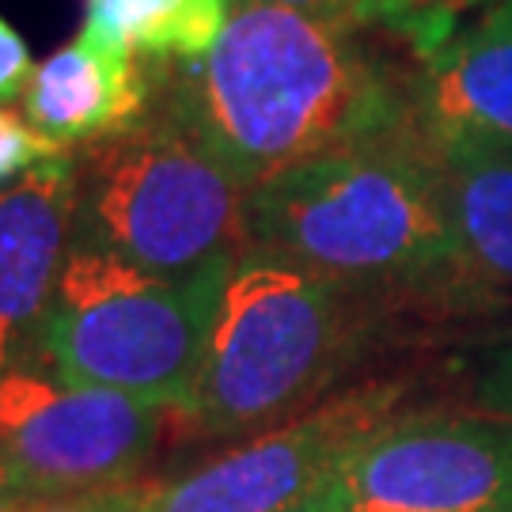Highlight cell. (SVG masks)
Here are the masks:
<instances>
[{
  "label": "cell",
  "instance_id": "cell-1",
  "mask_svg": "<svg viewBox=\"0 0 512 512\" xmlns=\"http://www.w3.org/2000/svg\"><path fill=\"white\" fill-rule=\"evenodd\" d=\"M167 107L243 190L315 156L410 129V95L349 23L236 0L220 42L160 76Z\"/></svg>",
  "mask_w": 512,
  "mask_h": 512
},
{
  "label": "cell",
  "instance_id": "cell-2",
  "mask_svg": "<svg viewBox=\"0 0 512 512\" xmlns=\"http://www.w3.org/2000/svg\"><path fill=\"white\" fill-rule=\"evenodd\" d=\"M251 247L365 293L478 296L459 258L437 152L414 129L315 156L247 190Z\"/></svg>",
  "mask_w": 512,
  "mask_h": 512
},
{
  "label": "cell",
  "instance_id": "cell-3",
  "mask_svg": "<svg viewBox=\"0 0 512 512\" xmlns=\"http://www.w3.org/2000/svg\"><path fill=\"white\" fill-rule=\"evenodd\" d=\"M365 296L281 251L247 247L224 277L183 418L205 437H255L300 418L346 365Z\"/></svg>",
  "mask_w": 512,
  "mask_h": 512
},
{
  "label": "cell",
  "instance_id": "cell-4",
  "mask_svg": "<svg viewBox=\"0 0 512 512\" xmlns=\"http://www.w3.org/2000/svg\"><path fill=\"white\" fill-rule=\"evenodd\" d=\"M76 160V239L148 274L198 277L247 247V190L167 107L84 145Z\"/></svg>",
  "mask_w": 512,
  "mask_h": 512
},
{
  "label": "cell",
  "instance_id": "cell-5",
  "mask_svg": "<svg viewBox=\"0 0 512 512\" xmlns=\"http://www.w3.org/2000/svg\"><path fill=\"white\" fill-rule=\"evenodd\" d=\"M228 270L160 277L73 236L38 365L183 414Z\"/></svg>",
  "mask_w": 512,
  "mask_h": 512
},
{
  "label": "cell",
  "instance_id": "cell-6",
  "mask_svg": "<svg viewBox=\"0 0 512 512\" xmlns=\"http://www.w3.org/2000/svg\"><path fill=\"white\" fill-rule=\"evenodd\" d=\"M167 414L42 365L0 372V456L31 501L129 486Z\"/></svg>",
  "mask_w": 512,
  "mask_h": 512
},
{
  "label": "cell",
  "instance_id": "cell-7",
  "mask_svg": "<svg viewBox=\"0 0 512 512\" xmlns=\"http://www.w3.org/2000/svg\"><path fill=\"white\" fill-rule=\"evenodd\" d=\"M403 384H365L239 440L202 467L133 490L137 512H293L323 494L368 437L399 418Z\"/></svg>",
  "mask_w": 512,
  "mask_h": 512
},
{
  "label": "cell",
  "instance_id": "cell-8",
  "mask_svg": "<svg viewBox=\"0 0 512 512\" xmlns=\"http://www.w3.org/2000/svg\"><path fill=\"white\" fill-rule=\"evenodd\" d=\"M342 512H512V421L395 418L338 467Z\"/></svg>",
  "mask_w": 512,
  "mask_h": 512
},
{
  "label": "cell",
  "instance_id": "cell-9",
  "mask_svg": "<svg viewBox=\"0 0 512 512\" xmlns=\"http://www.w3.org/2000/svg\"><path fill=\"white\" fill-rule=\"evenodd\" d=\"M76 232V160L57 156L0 190V372L38 365L42 327Z\"/></svg>",
  "mask_w": 512,
  "mask_h": 512
},
{
  "label": "cell",
  "instance_id": "cell-10",
  "mask_svg": "<svg viewBox=\"0 0 512 512\" xmlns=\"http://www.w3.org/2000/svg\"><path fill=\"white\" fill-rule=\"evenodd\" d=\"M410 129L433 152L512 148V0L448 42L410 95Z\"/></svg>",
  "mask_w": 512,
  "mask_h": 512
},
{
  "label": "cell",
  "instance_id": "cell-11",
  "mask_svg": "<svg viewBox=\"0 0 512 512\" xmlns=\"http://www.w3.org/2000/svg\"><path fill=\"white\" fill-rule=\"evenodd\" d=\"M160 76L122 50L76 35L69 46L38 61L23 88V118L61 148H84L141 122L152 110Z\"/></svg>",
  "mask_w": 512,
  "mask_h": 512
},
{
  "label": "cell",
  "instance_id": "cell-12",
  "mask_svg": "<svg viewBox=\"0 0 512 512\" xmlns=\"http://www.w3.org/2000/svg\"><path fill=\"white\" fill-rule=\"evenodd\" d=\"M437 160L471 289H512V148H452Z\"/></svg>",
  "mask_w": 512,
  "mask_h": 512
},
{
  "label": "cell",
  "instance_id": "cell-13",
  "mask_svg": "<svg viewBox=\"0 0 512 512\" xmlns=\"http://www.w3.org/2000/svg\"><path fill=\"white\" fill-rule=\"evenodd\" d=\"M236 0H88L80 35L145 61L156 76L194 65L220 42Z\"/></svg>",
  "mask_w": 512,
  "mask_h": 512
},
{
  "label": "cell",
  "instance_id": "cell-14",
  "mask_svg": "<svg viewBox=\"0 0 512 512\" xmlns=\"http://www.w3.org/2000/svg\"><path fill=\"white\" fill-rule=\"evenodd\" d=\"M497 4L501 0H357L349 23L384 27L403 38L421 61H433L448 42L463 35V19Z\"/></svg>",
  "mask_w": 512,
  "mask_h": 512
},
{
  "label": "cell",
  "instance_id": "cell-15",
  "mask_svg": "<svg viewBox=\"0 0 512 512\" xmlns=\"http://www.w3.org/2000/svg\"><path fill=\"white\" fill-rule=\"evenodd\" d=\"M57 156H69V148L54 145L50 137H42L27 118L0 107V190L23 179L38 164H50Z\"/></svg>",
  "mask_w": 512,
  "mask_h": 512
},
{
  "label": "cell",
  "instance_id": "cell-16",
  "mask_svg": "<svg viewBox=\"0 0 512 512\" xmlns=\"http://www.w3.org/2000/svg\"><path fill=\"white\" fill-rule=\"evenodd\" d=\"M471 403L486 418L512 421V342L494 349L486 365L478 368L475 384H471Z\"/></svg>",
  "mask_w": 512,
  "mask_h": 512
},
{
  "label": "cell",
  "instance_id": "cell-17",
  "mask_svg": "<svg viewBox=\"0 0 512 512\" xmlns=\"http://www.w3.org/2000/svg\"><path fill=\"white\" fill-rule=\"evenodd\" d=\"M35 73L31 65V50L19 38V31L0 16V103L8 99H23V88Z\"/></svg>",
  "mask_w": 512,
  "mask_h": 512
},
{
  "label": "cell",
  "instance_id": "cell-18",
  "mask_svg": "<svg viewBox=\"0 0 512 512\" xmlns=\"http://www.w3.org/2000/svg\"><path fill=\"white\" fill-rule=\"evenodd\" d=\"M23 512H137L133 486L103 490V494H76V497H42L31 501Z\"/></svg>",
  "mask_w": 512,
  "mask_h": 512
},
{
  "label": "cell",
  "instance_id": "cell-19",
  "mask_svg": "<svg viewBox=\"0 0 512 512\" xmlns=\"http://www.w3.org/2000/svg\"><path fill=\"white\" fill-rule=\"evenodd\" d=\"M266 4H281V8H293V12H304V16L315 19H330V23H349L357 0H266Z\"/></svg>",
  "mask_w": 512,
  "mask_h": 512
},
{
  "label": "cell",
  "instance_id": "cell-20",
  "mask_svg": "<svg viewBox=\"0 0 512 512\" xmlns=\"http://www.w3.org/2000/svg\"><path fill=\"white\" fill-rule=\"evenodd\" d=\"M27 505H31V497L23 494V486L16 482L12 467L0 456V512H23Z\"/></svg>",
  "mask_w": 512,
  "mask_h": 512
},
{
  "label": "cell",
  "instance_id": "cell-21",
  "mask_svg": "<svg viewBox=\"0 0 512 512\" xmlns=\"http://www.w3.org/2000/svg\"><path fill=\"white\" fill-rule=\"evenodd\" d=\"M293 512H342V509H338V501H334V494H330V486H327L323 494H315L311 501H304V505Z\"/></svg>",
  "mask_w": 512,
  "mask_h": 512
}]
</instances>
